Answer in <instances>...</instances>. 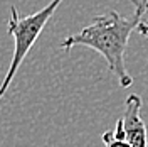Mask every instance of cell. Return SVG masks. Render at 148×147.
<instances>
[{"label": "cell", "instance_id": "6da1fadb", "mask_svg": "<svg viewBox=\"0 0 148 147\" xmlns=\"http://www.w3.org/2000/svg\"><path fill=\"white\" fill-rule=\"evenodd\" d=\"M133 5H135V12L130 17H123L116 10H110L104 15L94 17L89 26L66 37L61 42V47L66 53H69L76 46H86L98 51L106 59L110 71L118 78L121 88L131 86L133 78L125 64V51L128 46L130 36L136 29L141 15L140 5L138 3Z\"/></svg>", "mask_w": 148, "mask_h": 147}, {"label": "cell", "instance_id": "7a4b0ae2", "mask_svg": "<svg viewBox=\"0 0 148 147\" xmlns=\"http://www.w3.org/2000/svg\"><path fill=\"white\" fill-rule=\"evenodd\" d=\"M61 2L62 0H51L46 7H42L40 10H37L34 14L27 15V17H20L18 10L14 5L10 7V19H9V26H7V32L14 37L15 44H14V56H12L10 66L5 76H3L2 83H0V100L7 93L10 81L14 80L15 73L18 71L24 58L29 54L30 47L34 46L37 37L40 36V32L44 31L47 22L54 15V12L61 5Z\"/></svg>", "mask_w": 148, "mask_h": 147}, {"label": "cell", "instance_id": "3957f363", "mask_svg": "<svg viewBox=\"0 0 148 147\" xmlns=\"http://www.w3.org/2000/svg\"><path fill=\"white\" fill-rule=\"evenodd\" d=\"M141 110V98L138 95H130L125 101L123 115L120 117L121 127L125 132V139L133 147H148L147 125L140 115Z\"/></svg>", "mask_w": 148, "mask_h": 147}, {"label": "cell", "instance_id": "277c9868", "mask_svg": "<svg viewBox=\"0 0 148 147\" xmlns=\"http://www.w3.org/2000/svg\"><path fill=\"white\" fill-rule=\"evenodd\" d=\"M133 3H138L140 10H141V15H140L138 26H136V31H138L141 36L148 37V0H130Z\"/></svg>", "mask_w": 148, "mask_h": 147}, {"label": "cell", "instance_id": "5b68a950", "mask_svg": "<svg viewBox=\"0 0 148 147\" xmlns=\"http://www.w3.org/2000/svg\"><path fill=\"white\" fill-rule=\"evenodd\" d=\"M101 139H103V142H104V147H133L126 139L116 137L114 132H104Z\"/></svg>", "mask_w": 148, "mask_h": 147}]
</instances>
